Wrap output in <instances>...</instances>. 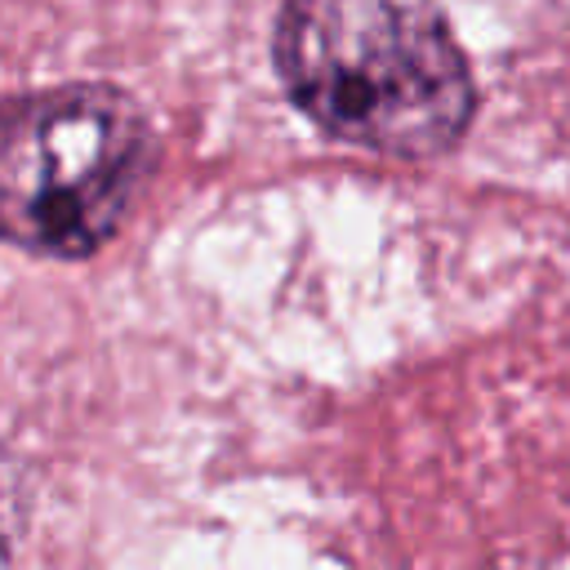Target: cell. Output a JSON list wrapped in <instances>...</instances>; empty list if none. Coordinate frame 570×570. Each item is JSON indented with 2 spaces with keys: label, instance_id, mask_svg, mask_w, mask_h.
<instances>
[{
  "label": "cell",
  "instance_id": "cell-2",
  "mask_svg": "<svg viewBox=\"0 0 570 570\" xmlns=\"http://www.w3.org/2000/svg\"><path fill=\"white\" fill-rule=\"evenodd\" d=\"M151 125L111 85H58L9 111L0 142L4 236L40 258H89L151 174Z\"/></svg>",
  "mask_w": 570,
  "mask_h": 570
},
{
  "label": "cell",
  "instance_id": "cell-1",
  "mask_svg": "<svg viewBox=\"0 0 570 570\" xmlns=\"http://www.w3.org/2000/svg\"><path fill=\"white\" fill-rule=\"evenodd\" d=\"M276 71L330 138L432 160L476 107L472 71L432 0H281Z\"/></svg>",
  "mask_w": 570,
  "mask_h": 570
}]
</instances>
